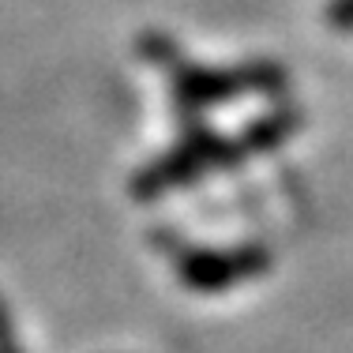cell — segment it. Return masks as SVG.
<instances>
[{"mask_svg":"<svg viewBox=\"0 0 353 353\" xmlns=\"http://www.w3.org/2000/svg\"><path fill=\"white\" fill-rule=\"evenodd\" d=\"M0 353H19V346H15V331H12V319H8V308H0Z\"/></svg>","mask_w":353,"mask_h":353,"instance_id":"1","label":"cell"}]
</instances>
